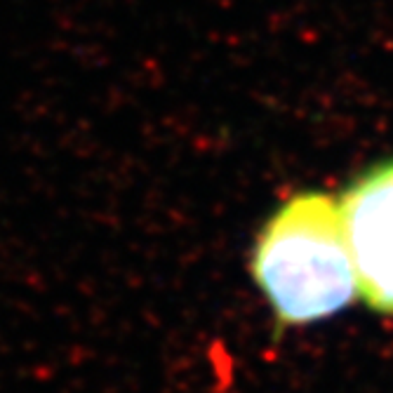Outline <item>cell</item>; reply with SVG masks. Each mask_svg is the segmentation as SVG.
<instances>
[{"label":"cell","instance_id":"1","mask_svg":"<svg viewBox=\"0 0 393 393\" xmlns=\"http://www.w3.org/2000/svg\"><path fill=\"white\" fill-rule=\"evenodd\" d=\"M249 271L280 330L351 307L358 283L337 198L321 191L288 198L261 229Z\"/></svg>","mask_w":393,"mask_h":393},{"label":"cell","instance_id":"2","mask_svg":"<svg viewBox=\"0 0 393 393\" xmlns=\"http://www.w3.org/2000/svg\"><path fill=\"white\" fill-rule=\"evenodd\" d=\"M337 205L358 297L367 309L393 316V158L358 174Z\"/></svg>","mask_w":393,"mask_h":393}]
</instances>
